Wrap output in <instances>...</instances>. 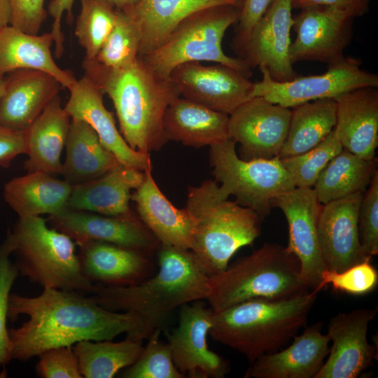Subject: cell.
I'll use <instances>...</instances> for the list:
<instances>
[{"instance_id": "1", "label": "cell", "mask_w": 378, "mask_h": 378, "mask_svg": "<svg viewBox=\"0 0 378 378\" xmlns=\"http://www.w3.org/2000/svg\"><path fill=\"white\" fill-rule=\"evenodd\" d=\"M21 315L28 319L8 329L13 359L27 361L55 347L72 346L83 340H112L120 334L148 339L153 329L142 317L114 312L80 292L43 288L34 297L10 293L8 320Z\"/></svg>"}, {"instance_id": "2", "label": "cell", "mask_w": 378, "mask_h": 378, "mask_svg": "<svg viewBox=\"0 0 378 378\" xmlns=\"http://www.w3.org/2000/svg\"><path fill=\"white\" fill-rule=\"evenodd\" d=\"M85 76L112 101L120 132L134 150L150 154L168 141L164 130L166 111L178 88L170 78L155 71L139 56L123 68H106L83 59Z\"/></svg>"}, {"instance_id": "3", "label": "cell", "mask_w": 378, "mask_h": 378, "mask_svg": "<svg viewBox=\"0 0 378 378\" xmlns=\"http://www.w3.org/2000/svg\"><path fill=\"white\" fill-rule=\"evenodd\" d=\"M158 272L130 286L94 284L91 296L102 307L142 317L161 329L170 313L185 304L206 300L209 276L188 249L160 245Z\"/></svg>"}, {"instance_id": "4", "label": "cell", "mask_w": 378, "mask_h": 378, "mask_svg": "<svg viewBox=\"0 0 378 378\" xmlns=\"http://www.w3.org/2000/svg\"><path fill=\"white\" fill-rule=\"evenodd\" d=\"M318 288L279 300L253 299L214 312L209 335L251 364L287 345L306 326Z\"/></svg>"}, {"instance_id": "5", "label": "cell", "mask_w": 378, "mask_h": 378, "mask_svg": "<svg viewBox=\"0 0 378 378\" xmlns=\"http://www.w3.org/2000/svg\"><path fill=\"white\" fill-rule=\"evenodd\" d=\"M186 208L195 219L190 251L209 276L224 271L233 255L261 234L262 218L229 200L215 180L190 186Z\"/></svg>"}, {"instance_id": "6", "label": "cell", "mask_w": 378, "mask_h": 378, "mask_svg": "<svg viewBox=\"0 0 378 378\" xmlns=\"http://www.w3.org/2000/svg\"><path fill=\"white\" fill-rule=\"evenodd\" d=\"M209 287L206 300L214 312L250 300L284 299L309 290L301 281L298 258L271 242L209 276Z\"/></svg>"}, {"instance_id": "7", "label": "cell", "mask_w": 378, "mask_h": 378, "mask_svg": "<svg viewBox=\"0 0 378 378\" xmlns=\"http://www.w3.org/2000/svg\"><path fill=\"white\" fill-rule=\"evenodd\" d=\"M6 236L19 275L43 288L90 293L94 284L83 274L76 243L39 216L18 218Z\"/></svg>"}, {"instance_id": "8", "label": "cell", "mask_w": 378, "mask_h": 378, "mask_svg": "<svg viewBox=\"0 0 378 378\" xmlns=\"http://www.w3.org/2000/svg\"><path fill=\"white\" fill-rule=\"evenodd\" d=\"M236 6H214L192 14L161 46L141 57L165 78L181 64L203 61L226 65L248 78L251 69L241 59L227 55L222 48L227 29L238 20Z\"/></svg>"}, {"instance_id": "9", "label": "cell", "mask_w": 378, "mask_h": 378, "mask_svg": "<svg viewBox=\"0 0 378 378\" xmlns=\"http://www.w3.org/2000/svg\"><path fill=\"white\" fill-rule=\"evenodd\" d=\"M231 139L210 146L209 158L215 181L226 197L232 195L240 205L267 216L272 201L295 188L279 156L244 160L237 154Z\"/></svg>"}, {"instance_id": "10", "label": "cell", "mask_w": 378, "mask_h": 378, "mask_svg": "<svg viewBox=\"0 0 378 378\" xmlns=\"http://www.w3.org/2000/svg\"><path fill=\"white\" fill-rule=\"evenodd\" d=\"M358 59L344 57L328 64L326 72L319 75L296 76L288 81L272 78L267 69L260 67L262 79L254 83L253 97L286 108L303 103L337 97L363 88L378 87V76L363 69Z\"/></svg>"}, {"instance_id": "11", "label": "cell", "mask_w": 378, "mask_h": 378, "mask_svg": "<svg viewBox=\"0 0 378 378\" xmlns=\"http://www.w3.org/2000/svg\"><path fill=\"white\" fill-rule=\"evenodd\" d=\"M180 307L178 325L167 334L175 366L186 377H224L230 370V363L211 350L207 343L213 310L202 300Z\"/></svg>"}, {"instance_id": "12", "label": "cell", "mask_w": 378, "mask_h": 378, "mask_svg": "<svg viewBox=\"0 0 378 378\" xmlns=\"http://www.w3.org/2000/svg\"><path fill=\"white\" fill-rule=\"evenodd\" d=\"M169 78L181 97L227 115L253 97L254 83L222 64L186 62L176 66Z\"/></svg>"}, {"instance_id": "13", "label": "cell", "mask_w": 378, "mask_h": 378, "mask_svg": "<svg viewBox=\"0 0 378 378\" xmlns=\"http://www.w3.org/2000/svg\"><path fill=\"white\" fill-rule=\"evenodd\" d=\"M353 18L347 11L334 7L302 8L292 26L296 34L290 46L292 64L316 61L330 64L342 59L352 37Z\"/></svg>"}, {"instance_id": "14", "label": "cell", "mask_w": 378, "mask_h": 378, "mask_svg": "<svg viewBox=\"0 0 378 378\" xmlns=\"http://www.w3.org/2000/svg\"><path fill=\"white\" fill-rule=\"evenodd\" d=\"M290 108L253 97L229 115L230 139L239 143L244 160L276 156L286 140Z\"/></svg>"}, {"instance_id": "15", "label": "cell", "mask_w": 378, "mask_h": 378, "mask_svg": "<svg viewBox=\"0 0 378 378\" xmlns=\"http://www.w3.org/2000/svg\"><path fill=\"white\" fill-rule=\"evenodd\" d=\"M292 9V0H272L247 40L235 50L248 67H264L277 81L298 76L290 59Z\"/></svg>"}, {"instance_id": "16", "label": "cell", "mask_w": 378, "mask_h": 378, "mask_svg": "<svg viewBox=\"0 0 378 378\" xmlns=\"http://www.w3.org/2000/svg\"><path fill=\"white\" fill-rule=\"evenodd\" d=\"M322 204L312 188H297L272 201L279 208L288 225L287 249L300 264V279L309 290L316 288L326 269L317 233V223Z\"/></svg>"}, {"instance_id": "17", "label": "cell", "mask_w": 378, "mask_h": 378, "mask_svg": "<svg viewBox=\"0 0 378 378\" xmlns=\"http://www.w3.org/2000/svg\"><path fill=\"white\" fill-rule=\"evenodd\" d=\"M378 308H358L329 320L327 334L332 346L315 378H356L377 359V348L367 339L370 323Z\"/></svg>"}, {"instance_id": "18", "label": "cell", "mask_w": 378, "mask_h": 378, "mask_svg": "<svg viewBox=\"0 0 378 378\" xmlns=\"http://www.w3.org/2000/svg\"><path fill=\"white\" fill-rule=\"evenodd\" d=\"M51 226L77 244L88 241L110 243L149 253L160 242L134 214L106 216L65 208L49 216Z\"/></svg>"}, {"instance_id": "19", "label": "cell", "mask_w": 378, "mask_h": 378, "mask_svg": "<svg viewBox=\"0 0 378 378\" xmlns=\"http://www.w3.org/2000/svg\"><path fill=\"white\" fill-rule=\"evenodd\" d=\"M363 195L357 192L321 206L317 233L327 270L341 272L371 260L363 249L358 229Z\"/></svg>"}, {"instance_id": "20", "label": "cell", "mask_w": 378, "mask_h": 378, "mask_svg": "<svg viewBox=\"0 0 378 378\" xmlns=\"http://www.w3.org/2000/svg\"><path fill=\"white\" fill-rule=\"evenodd\" d=\"M69 90L64 108L71 118L90 125L120 163L141 172L151 169L150 154L135 150L127 144L116 127L112 113L104 105L103 92L92 81L83 76Z\"/></svg>"}, {"instance_id": "21", "label": "cell", "mask_w": 378, "mask_h": 378, "mask_svg": "<svg viewBox=\"0 0 378 378\" xmlns=\"http://www.w3.org/2000/svg\"><path fill=\"white\" fill-rule=\"evenodd\" d=\"M322 323L305 327L284 349L261 356L250 364L245 378H315L330 351Z\"/></svg>"}, {"instance_id": "22", "label": "cell", "mask_w": 378, "mask_h": 378, "mask_svg": "<svg viewBox=\"0 0 378 378\" xmlns=\"http://www.w3.org/2000/svg\"><path fill=\"white\" fill-rule=\"evenodd\" d=\"M0 99V125L25 130L59 94L61 84L38 70L18 69L5 77Z\"/></svg>"}, {"instance_id": "23", "label": "cell", "mask_w": 378, "mask_h": 378, "mask_svg": "<svg viewBox=\"0 0 378 378\" xmlns=\"http://www.w3.org/2000/svg\"><path fill=\"white\" fill-rule=\"evenodd\" d=\"M138 218L160 245L190 249L195 219L186 208L177 209L156 184L151 169L144 172L141 183L131 195Z\"/></svg>"}, {"instance_id": "24", "label": "cell", "mask_w": 378, "mask_h": 378, "mask_svg": "<svg viewBox=\"0 0 378 378\" xmlns=\"http://www.w3.org/2000/svg\"><path fill=\"white\" fill-rule=\"evenodd\" d=\"M76 244L82 272L93 284L134 285L147 279L151 271L148 253L145 252L97 241Z\"/></svg>"}, {"instance_id": "25", "label": "cell", "mask_w": 378, "mask_h": 378, "mask_svg": "<svg viewBox=\"0 0 378 378\" xmlns=\"http://www.w3.org/2000/svg\"><path fill=\"white\" fill-rule=\"evenodd\" d=\"M336 129L345 149L367 160L375 158L378 146V90L368 87L336 99Z\"/></svg>"}, {"instance_id": "26", "label": "cell", "mask_w": 378, "mask_h": 378, "mask_svg": "<svg viewBox=\"0 0 378 378\" xmlns=\"http://www.w3.org/2000/svg\"><path fill=\"white\" fill-rule=\"evenodd\" d=\"M144 172L117 164L102 176L73 186L66 208L106 216H130L131 191L141 183Z\"/></svg>"}, {"instance_id": "27", "label": "cell", "mask_w": 378, "mask_h": 378, "mask_svg": "<svg viewBox=\"0 0 378 378\" xmlns=\"http://www.w3.org/2000/svg\"><path fill=\"white\" fill-rule=\"evenodd\" d=\"M51 32L32 34L8 24L0 29V77L18 69H34L46 72L70 89L77 79L73 73L55 62L51 47Z\"/></svg>"}, {"instance_id": "28", "label": "cell", "mask_w": 378, "mask_h": 378, "mask_svg": "<svg viewBox=\"0 0 378 378\" xmlns=\"http://www.w3.org/2000/svg\"><path fill=\"white\" fill-rule=\"evenodd\" d=\"M238 0H139L125 9L140 32L139 56L161 46L177 26L192 14L214 6H237Z\"/></svg>"}, {"instance_id": "29", "label": "cell", "mask_w": 378, "mask_h": 378, "mask_svg": "<svg viewBox=\"0 0 378 378\" xmlns=\"http://www.w3.org/2000/svg\"><path fill=\"white\" fill-rule=\"evenodd\" d=\"M71 120L58 94L25 130L28 158L23 167L27 172L61 173V155Z\"/></svg>"}, {"instance_id": "30", "label": "cell", "mask_w": 378, "mask_h": 378, "mask_svg": "<svg viewBox=\"0 0 378 378\" xmlns=\"http://www.w3.org/2000/svg\"><path fill=\"white\" fill-rule=\"evenodd\" d=\"M228 123L229 115L179 96L166 111L164 130L168 141L200 148L230 139Z\"/></svg>"}, {"instance_id": "31", "label": "cell", "mask_w": 378, "mask_h": 378, "mask_svg": "<svg viewBox=\"0 0 378 378\" xmlns=\"http://www.w3.org/2000/svg\"><path fill=\"white\" fill-rule=\"evenodd\" d=\"M72 187L46 172H27L5 184L4 197L18 218L50 216L66 207Z\"/></svg>"}, {"instance_id": "32", "label": "cell", "mask_w": 378, "mask_h": 378, "mask_svg": "<svg viewBox=\"0 0 378 378\" xmlns=\"http://www.w3.org/2000/svg\"><path fill=\"white\" fill-rule=\"evenodd\" d=\"M60 174L72 186L97 178L120 163L87 122L71 118Z\"/></svg>"}, {"instance_id": "33", "label": "cell", "mask_w": 378, "mask_h": 378, "mask_svg": "<svg viewBox=\"0 0 378 378\" xmlns=\"http://www.w3.org/2000/svg\"><path fill=\"white\" fill-rule=\"evenodd\" d=\"M291 108L288 130L279 158L298 155L316 146L337 122L335 99L312 101Z\"/></svg>"}, {"instance_id": "34", "label": "cell", "mask_w": 378, "mask_h": 378, "mask_svg": "<svg viewBox=\"0 0 378 378\" xmlns=\"http://www.w3.org/2000/svg\"><path fill=\"white\" fill-rule=\"evenodd\" d=\"M377 160H364L342 149L319 174L313 189L324 204L357 192H364L377 171Z\"/></svg>"}, {"instance_id": "35", "label": "cell", "mask_w": 378, "mask_h": 378, "mask_svg": "<svg viewBox=\"0 0 378 378\" xmlns=\"http://www.w3.org/2000/svg\"><path fill=\"white\" fill-rule=\"evenodd\" d=\"M143 340L128 337L120 342L83 340L74 352L85 378H112L132 365L142 351Z\"/></svg>"}, {"instance_id": "36", "label": "cell", "mask_w": 378, "mask_h": 378, "mask_svg": "<svg viewBox=\"0 0 378 378\" xmlns=\"http://www.w3.org/2000/svg\"><path fill=\"white\" fill-rule=\"evenodd\" d=\"M80 9L74 34L85 51V59H93L111 33L117 10L105 0H80Z\"/></svg>"}, {"instance_id": "37", "label": "cell", "mask_w": 378, "mask_h": 378, "mask_svg": "<svg viewBox=\"0 0 378 378\" xmlns=\"http://www.w3.org/2000/svg\"><path fill=\"white\" fill-rule=\"evenodd\" d=\"M140 41L139 29L132 16L117 10L115 24L93 59L108 69L123 68L139 57Z\"/></svg>"}, {"instance_id": "38", "label": "cell", "mask_w": 378, "mask_h": 378, "mask_svg": "<svg viewBox=\"0 0 378 378\" xmlns=\"http://www.w3.org/2000/svg\"><path fill=\"white\" fill-rule=\"evenodd\" d=\"M343 147L335 128L316 146L298 155L280 158L295 187L312 188L323 169Z\"/></svg>"}, {"instance_id": "39", "label": "cell", "mask_w": 378, "mask_h": 378, "mask_svg": "<svg viewBox=\"0 0 378 378\" xmlns=\"http://www.w3.org/2000/svg\"><path fill=\"white\" fill-rule=\"evenodd\" d=\"M161 329H155L136 360L125 368L124 378H185L175 366L169 346L160 340Z\"/></svg>"}, {"instance_id": "40", "label": "cell", "mask_w": 378, "mask_h": 378, "mask_svg": "<svg viewBox=\"0 0 378 378\" xmlns=\"http://www.w3.org/2000/svg\"><path fill=\"white\" fill-rule=\"evenodd\" d=\"M12 251L11 243L6 236L0 244V378L6 377V365L13 360L7 327L8 301L10 290L19 272L10 260Z\"/></svg>"}, {"instance_id": "41", "label": "cell", "mask_w": 378, "mask_h": 378, "mask_svg": "<svg viewBox=\"0 0 378 378\" xmlns=\"http://www.w3.org/2000/svg\"><path fill=\"white\" fill-rule=\"evenodd\" d=\"M378 283V273L370 260L354 265L341 272L326 269L316 288L331 286L337 291L360 295L372 291Z\"/></svg>"}, {"instance_id": "42", "label": "cell", "mask_w": 378, "mask_h": 378, "mask_svg": "<svg viewBox=\"0 0 378 378\" xmlns=\"http://www.w3.org/2000/svg\"><path fill=\"white\" fill-rule=\"evenodd\" d=\"M360 242L370 257L378 253V170L363 192L358 214Z\"/></svg>"}, {"instance_id": "43", "label": "cell", "mask_w": 378, "mask_h": 378, "mask_svg": "<svg viewBox=\"0 0 378 378\" xmlns=\"http://www.w3.org/2000/svg\"><path fill=\"white\" fill-rule=\"evenodd\" d=\"M36 372L42 378H83L72 346L51 348L38 356Z\"/></svg>"}, {"instance_id": "44", "label": "cell", "mask_w": 378, "mask_h": 378, "mask_svg": "<svg viewBox=\"0 0 378 378\" xmlns=\"http://www.w3.org/2000/svg\"><path fill=\"white\" fill-rule=\"evenodd\" d=\"M11 8L10 24L32 34H38L46 18L45 0H8Z\"/></svg>"}, {"instance_id": "45", "label": "cell", "mask_w": 378, "mask_h": 378, "mask_svg": "<svg viewBox=\"0 0 378 378\" xmlns=\"http://www.w3.org/2000/svg\"><path fill=\"white\" fill-rule=\"evenodd\" d=\"M272 0H244L239 13L238 26L232 41L234 48L240 47L265 14Z\"/></svg>"}, {"instance_id": "46", "label": "cell", "mask_w": 378, "mask_h": 378, "mask_svg": "<svg viewBox=\"0 0 378 378\" xmlns=\"http://www.w3.org/2000/svg\"><path fill=\"white\" fill-rule=\"evenodd\" d=\"M26 131L0 125V167L8 168L21 154H26Z\"/></svg>"}, {"instance_id": "47", "label": "cell", "mask_w": 378, "mask_h": 378, "mask_svg": "<svg viewBox=\"0 0 378 378\" xmlns=\"http://www.w3.org/2000/svg\"><path fill=\"white\" fill-rule=\"evenodd\" d=\"M74 0H52L48 6V13L52 18L50 32L55 45V55L59 58L64 50V36L62 31V19L64 13L70 22L73 20L72 8Z\"/></svg>"}, {"instance_id": "48", "label": "cell", "mask_w": 378, "mask_h": 378, "mask_svg": "<svg viewBox=\"0 0 378 378\" xmlns=\"http://www.w3.org/2000/svg\"><path fill=\"white\" fill-rule=\"evenodd\" d=\"M292 6L304 8L312 6H330L349 13L353 17L364 15L368 10V0H292Z\"/></svg>"}, {"instance_id": "49", "label": "cell", "mask_w": 378, "mask_h": 378, "mask_svg": "<svg viewBox=\"0 0 378 378\" xmlns=\"http://www.w3.org/2000/svg\"><path fill=\"white\" fill-rule=\"evenodd\" d=\"M11 8L8 0H0V29L10 24Z\"/></svg>"}, {"instance_id": "50", "label": "cell", "mask_w": 378, "mask_h": 378, "mask_svg": "<svg viewBox=\"0 0 378 378\" xmlns=\"http://www.w3.org/2000/svg\"><path fill=\"white\" fill-rule=\"evenodd\" d=\"M116 10H125L133 6L139 0H105Z\"/></svg>"}, {"instance_id": "51", "label": "cell", "mask_w": 378, "mask_h": 378, "mask_svg": "<svg viewBox=\"0 0 378 378\" xmlns=\"http://www.w3.org/2000/svg\"><path fill=\"white\" fill-rule=\"evenodd\" d=\"M4 83H5L4 77H0V99L4 92Z\"/></svg>"}]
</instances>
